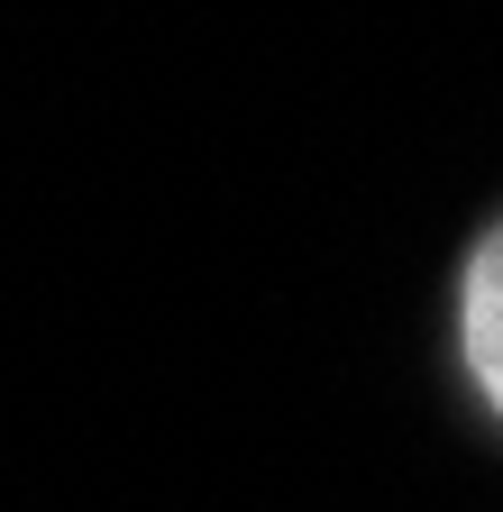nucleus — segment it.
I'll return each instance as SVG.
<instances>
[{"label": "nucleus", "instance_id": "obj_1", "mask_svg": "<svg viewBox=\"0 0 503 512\" xmlns=\"http://www.w3.org/2000/svg\"><path fill=\"white\" fill-rule=\"evenodd\" d=\"M458 366L476 403L503 421V220L467 247V275H458Z\"/></svg>", "mask_w": 503, "mask_h": 512}]
</instances>
